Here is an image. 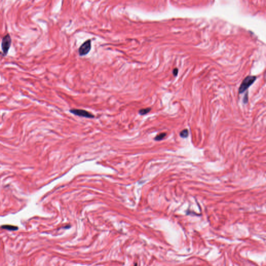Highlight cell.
<instances>
[{"label":"cell","mask_w":266,"mask_h":266,"mask_svg":"<svg viewBox=\"0 0 266 266\" xmlns=\"http://www.w3.org/2000/svg\"><path fill=\"white\" fill-rule=\"evenodd\" d=\"M256 80V77L255 76L248 75L245 77L240 86L239 90V93H243L246 90H247L248 88L253 84Z\"/></svg>","instance_id":"obj_1"},{"label":"cell","mask_w":266,"mask_h":266,"mask_svg":"<svg viewBox=\"0 0 266 266\" xmlns=\"http://www.w3.org/2000/svg\"><path fill=\"white\" fill-rule=\"evenodd\" d=\"M12 44V38L10 34L5 35L2 39L1 43V48L3 52V56H5L8 54V51Z\"/></svg>","instance_id":"obj_2"},{"label":"cell","mask_w":266,"mask_h":266,"mask_svg":"<svg viewBox=\"0 0 266 266\" xmlns=\"http://www.w3.org/2000/svg\"><path fill=\"white\" fill-rule=\"evenodd\" d=\"M92 48V41L90 39L88 40L83 43L80 46V48H79V54L81 56H85L87 55Z\"/></svg>","instance_id":"obj_3"},{"label":"cell","mask_w":266,"mask_h":266,"mask_svg":"<svg viewBox=\"0 0 266 266\" xmlns=\"http://www.w3.org/2000/svg\"><path fill=\"white\" fill-rule=\"evenodd\" d=\"M70 112L72 114L81 117H86V118H94L95 117L94 115L88 112L85 110L83 109H72L70 110Z\"/></svg>","instance_id":"obj_4"},{"label":"cell","mask_w":266,"mask_h":266,"mask_svg":"<svg viewBox=\"0 0 266 266\" xmlns=\"http://www.w3.org/2000/svg\"><path fill=\"white\" fill-rule=\"evenodd\" d=\"M1 228L3 229H5L10 231H16L18 229V227L15 226H12L10 225H6L1 226Z\"/></svg>","instance_id":"obj_5"},{"label":"cell","mask_w":266,"mask_h":266,"mask_svg":"<svg viewBox=\"0 0 266 266\" xmlns=\"http://www.w3.org/2000/svg\"><path fill=\"white\" fill-rule=\"evenodd\" d=\"M151 110V108H144V109H141L139 110V113L141 115H145L148 113Z\"/></svg>","instance_id":"obj_6"},{"label":"cell","mask_w":266,"mask_h":266,"mask_svg":"<svg viewBox=\"0 0 266 266\" xmlns=\"http://www.w3.org/2000/svg\"><path fill=\"white\" fill-rule=\"evenodd\" d=\"M166 135V134L165 133H161L160 134L157 135V136L155 137L154 139L156 141H160V140H162L165 137Z\"/></svg>","instance_id":"obj_7"},{"label":"cell","mask_w":266,"mask_h":266,"mask_svg":"<svg viewBox=\"0 0 266 266\" xmlns=\"http://www.w3.org/2000/svg\"><path fill=\"white\" fill-rule=\"evenodd\" d=\"M188 134H189L188 130L187 129H185V130H182L180 133V136L182 138H187L188 136Z\"/></svg>","instance_id":"obj_8"},{"label":"cell","mask_w":266,"mask_h":266,"mask_svg":"<svg viewBox=\"0 0 266 266\" xmlns=\"http://www.w3.org/2000/svg\"><path fill=\"white\" fill-rule=\"evenodd\" d=\"M178 70L177 68H175L173 70V75L174 76H176L178 74Z\"/></svg>","instance_id":"obj_9"},{"label":"cell","mask_w":266,"mask_h":266,"mask_svg":"<svg viewBox=\"0 0 266 266\" xmlns=\"http://www.w3.org/2000/svg\"><path fill=\"white\" fill-rule=\"evenodd\" d=\"M134 266H137V263H135Z\"/></svg>","instance_id":"obj_10"}]
</instances>
